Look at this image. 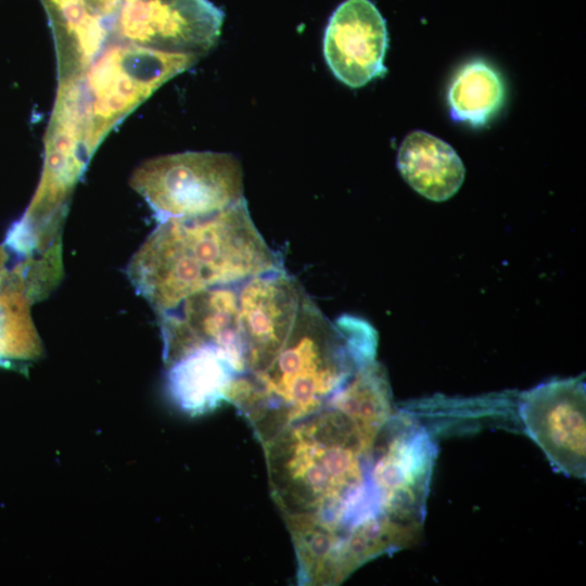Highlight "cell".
Instances as JSON below:
<instances>
[{
	"mask_svg": "<svg viewBox=\"0 0 586 586\" xmlns=\"http://www.w3.org/2000/svg\"><path fill=\"white\" fill-rule=\"evenodd\" d=\"M505 95L498 69L484 59H472L456 71L448 86L450 116L456 122L483 127L499 113Z\"/></svg>",
	"mask_w": 586,
	"mask_h": 586,
	"instance_id": "obj_15",
	"label": "cell"
},
{
	"mask_svg": "<svg viewBox=\"0 0 586 586\" xmlns=\"http://www.w3.org/2000/svg\"><path fill=\"white\" fill-rule=\"evenodd\" d=\"M199 59L192 54L111 43L85 69L60 80L59 86L69 93L99 145L115 125Z\"/></svg>",
	"mask_w": 586,
	"mask_h": 586,
	"instance_id": "obj_4",
	"label": "cell"
},
{
	"mask_svg": "<svg viewBox=\"0 0 586 586\" xmlns=\"http://www.w3.org/2000/svg\"><path fill=\"white\" fill-rule=\"evenodd\" d=\"M435 458L426 431L406 413H394L379 433L369 459L368 482L380 513L421 526Z\"/></svg>",
	"mask_w": 586,
	"mask_h": 586,
	"instance_id": "obj_6",
	"label": "cell"
},
{
	"mask_svg": "<svg viewBox=\"0 0 586 586\" xmlns=\"http://www.w3.org/2000/svg\"><path fill=\"white\" fill-rule=\"evenodd\" d=\"M263 447L271 494L284 518L345 531L378 512L368 483L372 446L331 406L288 425Z\"/></svg>",
	"mask_w": 586,
	"mask_h": 586,
	"instance_id": "obj_1",
	"label": "cell"
},
{
	"mask_svg": "<svg viewBox=\"0 0 586 586\" xmlns=\"http://www.w3.org/2000/svg\"><path fill=\"white\" fill-rule=\"evenodd\" d=\"M397 167L415 191L435 202L451 198L466 175L454 148L423 130L411 131L404 138L397 153Z\"/></svg>",
	"mask_w": 586,
	"mask_h": 586,
	"instance_id": "obj_13",
	"label": "cell"
},
{
	"mask_svg": "<svg viewBox=\"0 0 586 586\" xmlns=\"http://www.w3.org/2000/svg\"><path fill=\"white\" fill-rule=\"evenodd\" d=\"M52 30L59 80L82 69L106 47L122 0H40Z\"/></svg>",
	"mask_w": 586,
	"mask_h": 586,
	"instance_id": "obj_11",
	"label": "cell"
},
{
	"mask_svg": "<svg viewBox=\"0 0 586 586\" xmlns=\"http://www.w3.org/2000/svg\"><path fill=\"white\" fill-rule=\"evenodd\" d=\"M327 405L348 418L373 447L382 428L394 415L384 367L374 360L357 369Z\"/></svg>",
	"mask_w": 586,
	"mask_h": 586,
	"instance_id": "obj_14",
	"label": "cell"
},
{
	"mask_svg": "<svg viewBox=\"0 0 586 586\" xmlns=\"http://www.w3.org/2000/svg\"><path fill=\"white\" fill-rule=\"evenodd\" d=\"M385 20L370 0H345L332 13L323 36V55L332 74L359 88L386 73Z\"/></svg>",
	"mask_w": 586,
	"mask_h": 586,
	"instance_id": "obj_10",
	"label": "cell"
},
{
	"mask_svg": "<svg viewBox=\"0 0 586 586\" xmlns=\"http://www.w3.org/2000/svg\"><path fill=\"white\" fill-rule=\"evenodd\" d=\"M307 293L283 267L238 285V320L245 347L246 372L267 367L291 334Z\"/></svg>",
	"mask_w": 586,
	"mask_h": 586,
	"instance_id": "obj_9",
	"label": "cell"
},
{
	"mask_svg": "<svg viewBox=\"0 0 586 586\" xmlns=\"http://www.w3.org/2000/svg\"><path fill=\"white\" fill-rule=\"evenodd\" d=\"M357 369L343 334L306 294L280 352L264 369L237 378L227 402L265 445L323 408Z\"/></svg>",
	"mask_w": 586,
	"mask_h": 586,
	"instance_id": "obj_3",
	"label": "cell"
},
{
	"mask_svg": "<svg viewBox=\"0 0 586 586\" xmlns=\"http://www.w3.org/2000/svg\"><path fill=\"white\" fill-rule=\"evenodd\" d=\"M334 324L343 334L358 368L375 360L378 333L367 320L344 314L334 321Z\"/></svg>",
	"mask_w": 586,
	"mask_h": 586,
	"instance_id": "obj_17",
	"label": "cell"
},
{
	"mask_svg": "<svg viewBox=\"0 0 586 586\" xmlns=\"http://www.w3.org/2000/svg\"><path fill=\"white\" fill-rule=\"evenodd\" d=\"M7 260V253L3 247H0V279L3 277L4 272V264Z\"/></svg>",
	"mask_w": 586,
	"mask_h": 586,
	"instance_id": "obj_18",
	"label": "cell"
},
{
	"mask_svg": "<svg viewBox=\"0 0 586 586\" xmlns=\"http://www.w3.org/2000/svg\"><path fill=\"white\" fill-rule=\"evenodd\" d=\"M225 14L208 0H122L107 44L204 56L217 43Z\"/></svg>",
	"mask_w": 586,
	"mask_h": 586,
	"instance_id": "obj_7",
	"label": "cell"
},
{
	"mask_svg": "<svg viewBox=\"0 0 586 586\" xmlns=\"http://www.w3.org/2000/svg\"><path fill=\"white\" fill-rule=\"evenodd\" d=\"M520 415L527 434L556 470L585 476L584 377L551 380L522 393Z\"/></svg>",
	"mask_w": 586,
	"mask_h": 586,
	"instance_id": "obj_8",
	"label": "cell"
},
{
	"mask_svg": "<svg viewBox=\"0 0 586 586\" xmlns=\"http://www.w3.org/2000/svg\"><path fill=\"white\" fill-rule=\"evenodd\" d=\"M168 364V393L191 416L212 411L227 402L239 377L231 357L212 343L194 346Z\"/></svg>",
	"mask_w": 586,
	"mask_h": 586,
	"instance_id": "obj_12",
	"label": "cell"
},
{
	"mask_svg": "<svg viewBox=\"0 0 586 586\" xmlns=\"http://www.w3.org/2000/svg\"><path fill=\"white\" fill-rule=\"evenodd\" d=\"M281 267L242 198L206 216L161 221L131 258L127 273L137 292L162 314L201 291Z\"/></svg>",
	"mask_w": 586,
	"mask_h": 586,
	"instance_id": "obj_2",
	"label": "cell"
},
{
	"mask_svg": "<svg viewBox=\"0 0 586 586\" xmlns=\"http://www.w3.org/2000/svg\"><path fill=\"white\" fill-rule=\"evenodd\" d=\"M131 187L157 220L219 212L243 198V173L230 153L182 152L154 157L132 174Z\"/></svg>",
	"mask_w": 586,
	"mask_h": 586,
	"instance_id": "obj_5",
	"label": "cell"
},
{
	"mask_svg": "<svg viewBox=\"0 0 586 586\" xmlns=\"http://www.w3.org/2000/svg\"><path fill=\"white\" fill-rule=\"evenodd\" d=\"M23 270L0 279V364L29 357L37 346V335L29 316V291Z\"/></svg>",
	"mask_w": 586,
	"mask_h": 586,
	"instance_id": "obj_16",
	"label": "cell"
}]
</instances>
